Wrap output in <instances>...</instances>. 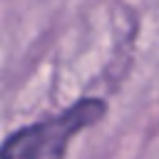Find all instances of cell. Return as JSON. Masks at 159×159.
I'll list each match as a JSON object with an SVG mask.
<instances>
[{"label": "cell", "instance_id": "cell-1", "mask_svg": "<svg viewBox=\"0 0 159 159\" xmlns=\"http://www.w3.org/2000/svg\"><path fill=\"white\" fill-rule=\"evenodd\" d=\"M104 112L107 104L102 99L87 97L50 119L20 127L2 142L0 159H62L70 139L99 122Z\"/></svg>", "mask_w": 159, "mask_h": 159}]
</instances>
